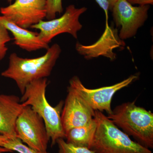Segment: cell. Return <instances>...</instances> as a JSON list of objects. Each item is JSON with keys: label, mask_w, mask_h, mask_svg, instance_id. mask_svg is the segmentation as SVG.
Here are the masks:
<instances>
[{"label": "cell", "mask_w": 153, "mask_h": 153, "mask_svg": "<svg viewBox=\"0 0 153 153\" xmlns=\"http://www.w3.org/2000/svg\"><path fill=\"white\" fill-rule=\"evenodd\" d=\"M47 50L44 55L33 58H23L16 53H12L9 57L8 67L1 75L14 80L23 94L31 82L47 78L52 73L62 50L57 44H53Z\"/></svg>", "instance_id": "obj_1"}, {"label": "cell", "mask_w": 153, "mask_h": 153, "mask_svg": "<svg viewBox=\"0 0 153 153\" xmlns=\"http://www.w3.org/2000/svg\"><path fill=\"white\" fill-rule=\"evenodd\" d=\"M107 117L135 141L148 149L153 148V114L137 106L135 102L116 107Z\"/></svg>", "instance_id": "obj_2"}, {"label": "cell", "mask_w": 153, "mask_h": 153, "mask_svg": "<svg viewBox=\"0 0 153 153\" xmlns=\"http://www.w3.org/2000/svg\"><path fill=\"white\" fill-rule=\"evenodd\" d=\"M48 85L47 78L38 79L27 85L22 94L21 102L24 106L30 105L44 120L47 133L52 140L51 146L56 144L59 139H65L61 114L63 105L60 102L56 106L49 104L46 98Z\"/></svg>", "instance_id": "obj_3"}, {"label": "cell", "mask_w": 153, "mask_h": 153, "mask_svg": "<svg viewBox=\"0 0 153 153\" xmlns=\"http://www.w3.org/2000/svg\"><path fill=\"white\" fill-rule=\"evenodd\" d=\"M97 128L90 149L95 153H152L118 128L102 112L95 111Z\"/></svg>", "instance_id": "obj_4"}, {"label": "cell", "mask_w": 153, "mask_h": 153, "mask_svg": "<svg viewBox=\"0 0 153 153\" xmlns=\"http://www.w3.org/2000/svg\"><path fill=\"white\" fill-rule=\"evenodd\" d=\"M17 137L29 147L41 152L47 150L50 140L44 120L30 105L24 106L17 119Z\"/></svg>", "instance_id": "obj_5"}, {"label": "cell", "mask_w": 153, "mask_h": 153, "mask_svg": "<svg viewBox=\"0 0 153 153\" xmlns=\"http://www.w3.org/2000/svg\"><path fill=\"white\" fill-rule=\"evenodd\" d=\"M87 10L85 7L76 8L74 5H69L61 17L48 21L43 20L31 28L39 30V38L47 44L56 36L63 33H68L77 39V34L82 27L79 18Z\"/></svg>", "instance_id": "obj_6"}, {"label": "cell", "mask_w": 153, "mask_h": 153, "mask_svg": "<svg viewBox=\"0 0 153 153\" xmlns=\"http://www.w3.org/2000/svg\"><path fill=\"white\" fill-rule=\"evenodd\" d=\"M138 78L139 74H133L114 85L90 89L84 86L78 76H74L69 80V85L76 90L92 109L102 112L105 111L108 115L112 112L111 101L115 94Z\"/></svg>", "instance_id": "obj_7"}, {"label": "cell", "mask_w": 153, "mask_h": 153, "mask_svg": "<svg viewBox=\"0 0 153 153\" xmlns=\"http://www.w3.org/2000/svg\"><path fill=\"white\" fill-rule=\"evenodd\" d=\"M150 6L134 7L126 0H119L111 10L117 28H120L119 36L125 40L132 38L144 25L148 18Z\"/></svg>", "instance_id": "obj_8"}, {"label": "cell", "mask_w": 153, "mask_h": 153, "mask_svg": "<svg viewBox=\"0 0 153 153\" xmlns=\"http://www.w3.org/2000/svg\"><path fill=\"white\" fill-rule=\"evenodd\" d=\"M3 16L22 28L27 29L47 16V0H15L0 8Z\"/></svg>", "instance_id": "obj_9"}, {"label": "cell", "mask_w": 153, "mask_h": 153, "mask_svg": "<svg viewBox=\"0 0 153 153\" xmlns=\"http://www.w3.org/2000/svg\"><path fill=\"white\" fill-rule=\"evenodd\" d=\"M63 106L61 118L65 133L73 128L85 125L94 118L95 111L69 85Z\"/></svg>", "instance_id": "obj_10"}, {"label": "cell", "mask_w": 153, "mask_h": 153, "mask_svg": "<svg viewBox=\"0 0 153 153\" xmlns=\"http://www.w3.org/2000/svg\"><path fill=\"white\" fill-rule=\"evenodd\" d=\"M125 46V42L119 36L117 28L109 26L108 21H106L104 32L96 42L88 45L77 42L75 49L78 54L86 60L102 56L111 61H114L117 56L114 52L115 49H123Z\"/></svg>", "instance_id": "obj_11"}, {"label": "cell", "mask_w": 153, "mask_h": 153, "mask_svg": "<svg viewBox=\"0 0 153 153\" xmlns=\"http://www.w3.org/2000/svg\"><path fill=\"white\" fill-rule=\"evenodd\" d=\"M24 107L17 96L0 94V134L8 139L17 138L16 122Z\"/></svg>", "instance_id": "obj_12"}, {"label": "cell", "mask_w": 153, "mask_h": 153, "mask_svg": "<svg viewBox=\"0 0 153 153\" xmlns=\"http://www.w3.org/2000/svg\"><path fill=\"white\" fill-rule=\"evenodd\" d=\"M0 25L11 32L14 37V44L23 50L31 52L47 50L49 48V44L39 38L38 33L22 28L2 15L0 16Z\"/></svg>", "instance_id": "obj_13"}, {"label": "cell", "mask_w": 153, "mask_h": 153, "mask_svg": "<svg viewBox=\"0 0 153 153\" xmlns=\"http://www.w3.org/2000/svg\"><path fill=\"white\" fill-rule=\"evenodd\" d=\"M97 128V123L94 118L82 126L73 128L65 133L66 142L77 146L90 149Z\"/></svg>", "instance_id": "obj_14"}, {"label": "cell", "mask_w": 153, "mask_h": 153, "mask_svg": "<svg viewBox=\"0 0 153 153\" xmlns=\"http://www.w3.org/2000/svg\"><path fill=\"white\" fill-rule=\"evenodd\" d=\"M4 147L11 151L12 152H16L19 153H50L47 151L41 152L33 149L25 144L18 138L8 140Z\"/></svg>", "instance_id": "obj_15"}, {"label": "cell", "mask_w": 153, "mask_h": 153, "mask_svg": "<svg viewBox=\"0 0 153 153\" xmlns=\"http://www.w3.org/2000/svg\"><path fill=\"white\" fill-rule=\"evenodd\" d=\"M56 143L58 146V153H95L88 148L77 146L67 143L64 139L57 140Z\"/></svg>", "instance_id": "obj_16"}, {"label": "cell", "mask_w": 153, "mask_h": 153, "mask_svg": "<svg viewBox=\"0 0 153 153\" xmlns=\"http://www.w3.org/2000/svg\"><path fill=\"white\" fill-rule=\"evenodd\" d=\"M63 11L62 0H47V16L48 20L56 18L57 14L60 15Z\"/></svg>", "instance_id": "obj_17"}, {"label": "cell", "mask_w": 153, "mask_h": 153, "mask_svg": "<svg viewBox=\"0 0 153 153\" xmlns=\"http://www.w3.org/2000/svg\"><path fill=\"white\" fill-rule=\"evenodd\" d=\"M11 40L9 31L4 26L0 25V60H2L5 57L8 50L6 44Z\"/></svg>", "instance_id": "obj_18"}, {"label": "cell", "mask_w": 153, "mask_h": 153, "mask_svg": "<svg viewBox=\"0 0 153 153\" xmlns=\"http://www.w3.org/2000/svg\"><path fill=\"white\" fill-rule=\"evenodd\" d=\"M101 9L103 10L106 16V21L108 20V10H110V4L108 0H95Z\"/></svg>", "instance_id": "obj_19"}, {"label": "cell", "mask_w": 153, "mask_h": 153, "mask_svg": "<svg viewBox=\"0 0 153 153\" xmlns=\"http://www.w3.org/2000/svg\"><path fill=\"white\" fill-rule=\"evenodd\" d=\"M132 5L138 4L139 6L153 5V0H126Z\"/></svg>", "instance_id": "obj_20"}, {"label": "cell", "mask_w": 153, "mask_h": 153, "mask_svg": "<svg viewBox=\"0 0 153 153\" xmlns=\"http://www.w3.org/2000/svg\"><path fill=\"white\" fill-rule=\"evenodd\" d=\"M8 139L2 135L0 134V146L3 147L7 141Z\"/></svg>", "instance_id": "obj_21"}, {"label": "cell", "mask_w": 153, "mask_h": 153, "mask_svg": "<svg viewBox=\"0 0 153 153\" xmlns=\"http://www.w3.org/2000/svg\"><path fill=\"white\" fill-rule=\"evenodd\" d=\"M119 0H108L110 4V10H111L115 4Z\"/></svg>", "instance_id": "obj_22"}, {"label": "cell", "mask_w": 153, "mask_h": 153, "mask_svg": "<svg viewBox=\"0 0 153 153\" xmlns=\"http://www.w3.org/2000/svg\"><path fill=\"white\" fill-rule=\"evenodd\" d=\"M7 152H12L11 151L3 147L0 146V153H4Z\"/></svg>", "instance_id": "obj_23"}, {"label": "cell", "mask_w": 153, "mask_h": 153, "mask_svg": "<svg viewBox=\"0 0 153 153\" xmlns=\"http://www.w3.org/2000/svg\"><path fill=\"white\" fill-rule=\"evenodd\" d=\"M6 1H7L8 2L10 3V4H11V3H12V2H13L14 0H6Z\"/></svg>", "instance_id": "obj_24"}]
</instances>
